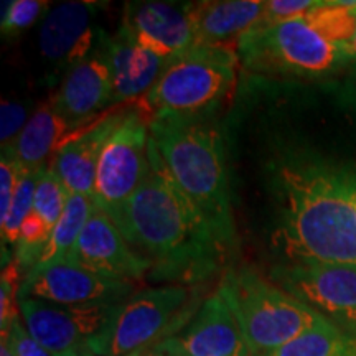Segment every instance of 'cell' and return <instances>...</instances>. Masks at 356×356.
<instances>
[{
    "instance_id": "cell-1",
    "label": "cell",
    "mask_w": 356,
    "mask_h": 356,
    "mask_svg": "<svg viewBox=\"0 0 356 356\" xmlns=\"http://www.w3.org/2000/svg\"><path fill=\"white\" fill-rule=\"evenodd\" d=\"M150 160L152 172L124 204L115 225L150 261L154 280L185 286L213 277L233 249L167 175L152 139Z\"/></svg>"
},
{
    "instance_id": "cell-2",
    "label": "cell",
    "mask_w": 356,
    "mask_h": 356,
    "mask_svg": "<svg viewBox=\"0 0 356 356\" xmlns=\"http://www.w3.org/2000/svg\"><path fill=\"white\" fill-rule=\"evenodd\" d=\"M282 204L275 248L287 262L356 264V204L350 170L286 160L277 168Z\"/></svg>"
},
{
    "instance_id": "cell-3",
    "label": "cell",
    "mask_w": 356,
    "mask_h": 356,
    "mask_svg": "<svg viewBox=\"0 0 356 356\" xmlns=\"http://www.w3.org/2000/svg\"><path fill=\"white\" fill-rule=\"evenodd\" d=\"M149 127L163 170L222 241L234 249L236 226L220 129L203 115L154 119Z\"/></svg>"
},
{
    "instance_id": "cell-4",
    "label": "cell",
    "mask_w": 356,
    "mask_h": 356,
    "mask_svg": "<svg viewBox=\"0 0 356 356\" xmlns=\"http://www.w3.org/2000/svg\"><path fill=\"white\" fill-rule=\"evenodd\" d=\"M218 291L233 312L252 356L273 353L327 320L249 266L226 270Z\"/></svg>"
},
{
    "instance_id": "cell-5",
    "label": "cell",
    "mask_w": 356,
    "mask_h": 356,
    "mask_svg": "<svg viewBox=\"0 0 356 356\" xmlns=\"http://www.w3.org/2000/svg\"><path fill=\"white\" fill-rule=\"evenodd\" d=\"M238 63L233 47L195 44L168 61L157 83L137 102V109L149 121L203 115L234 86Z\"/></svg>"
},
{
    "instance_id": "cell-6",
    "label": "cell",
    "mask_w": 356,
    "mask_h": 356,
    "mask_svg": "<svg viewBox=\"0 0 356 356\" xmlns=\"http://www.w3.org/2000/svg\"><path fill=\"white\" fill-rule=\"evenodd\" d=\"M239 60L256 73L322 76L340 68L350 55L330 42L307 15L269 26H252L239 38Z\"/></svg>"
},
{
    "instance_id": "cell-7",
    "label": "cell",
    "mask_w": 356,
    "mask_h": 356,
    "mask_svg": "<svg viewBox=\"0 0 356 356\" xmlns=\"http://www.w3.org/2000/svg\"><path fill=\"white\" fill-rule=\"evenodd\" d=\"M188 300L190 289L180 284L142 289L118 305L88 350L97 356H129L145 351L172 337L170 328Z\"/></svg>"
},
{
    "instance_id": "cell-8",
    "label": "cell",
    "mask_w": 356,
    "mask_h": 356,
    "mask_svg": "<svg viewBox=\"0 0 356 356\" xmlns=\"http://www.w3.org/2000/svg\"><path fill=\"white\" fill-rule=\"evenodd\" d=\"M149 126L150 121L139 109L129 111L102 147L92 202L114 222L152 172Z\"/></svg>"
},
{
    "instance_id": "cell-9",
    "label": "cell",
    "mask_w": 356,
    "mask_h": 356,
    "mask_svg": "<svg viewBox=\"0 0 356 356\" xmlns=\"http://www.w3.org/2000/svg\"><path fill=\"white\" fill-rule=\"evenodd\" d=\"M269 279L328 322L356 335V264L284 262L273 267Z\"/></svg>"
},
{
    "instance_id": "cell-10",
    "label": "cell",
    "mask_w": 356,
    "mask_h": 356,
    "mask_svg": "<svg viewBox=\"0 0 356 356\" xmlns=\"http://www.w3.org/2000/svg\"><path fill=\"white\" fill-rule=\"evenodd\" d=\"M134 292V282L102 277L71 261L33 267L24 275L19 299H35L60 305L122 304Z\"/></svg>"
},
{
    "instance_id": "cell-11",
    "label": "cell",
    "mask_w": 356,
    "mask_h": 356,
    "mask_svg": "<svg viewBox=\"0 0 356 356\" xmlns=\"http://www.w3.org/2000/svg\"><path fill=\"white\" fill-rule=\"evenodd\" d=\"M118 305H60L25 299L20 300V315L30 335L55 356L88 348Z\"/></svg>"
},
{
    "instance_id": "cell-12",
    "label": "cell",
    "mask_w": 356,
    "mask_h": 356,
    "mask_svg": "<svg viewBox=\"0 0 356 356\" xmlns=\"http://www.w3.org/2000/svg\"><path fill=\"white\" fill-rule=\"evenodd\" d=\"M68 261L102 277L129 282L152 270L150 261L127 241L113 218L97 207L92 210Z\"/></svg>"
},
{
    "instance_id": "cell-13",
    "label": "cell",
    "mask_w": 356,
    "mask_h": 356,
    "mask_svg": "<svg viewBox=\"0 0 356 356\" xmlns=\"http://www.w3.org/2000/svg\"><path fill=\"white\" fill-rule=\"evenodd\" d=\"M159 343L168 356H252L220 291L200 305L181 330Z\"/></svg>"
},
{
    "instance_id": "cell-14",
    "label": "cell",
    "mask_w": 356,
    "mask_h": 356,
    "mask_svg": "<svg viewBox=\"0 0 356 356\" xmlns=\"http://www.w3.org/2000/svg\"><path fill=\"white\" fill-rule=\"evenodd\" d=\"M122 25L142 48L170 61L195 47L190 3L170 2L129 3Z\"/></svg>"
},
{
    "instance_id": "cell-15",
    "label": "cell",
    "mask_w": 356,
    "mask_h": 356,
    "mask_svg": "<svg viewBox=\"0 0 356 356\" xmlns=\"http://www.w3.org/2000/svg\"><path fill=\"white\" fill-rule=\"evenodd\" d=\"M99 3L66 2L53 7L40 29V51L50 61L78 65L91 56L96 32L92 20Z\"/></svg>"
},
{
    "instance_id": "cell-16",
    "label": "cell",
    "mask_w": 356,
    "mask_h": 356,
    "mask_svg": "<svg viewBox=\"0 0 356 356\" xmlns=\"http://www.w3.org/2000/svg\"><path fill=\"white\" fill-rule=\"evenodd\" d=\"M101 53L113 78V102L145 96L168 65L167 60L142 48L124 25L113 37L104 38Z\"/></svg>"
},
{
    "instance_id": "cell-17",
    "label": "cell",
    "mask_w": 356,
    "mask_h": 356,
    "mask_svg": "<svg viewBox=\"0 0 356 356\" xmlns=\"http://www.w3.org/2000/svg\"><path fill=\"white\" fill-rule=\"evenodd\" d=\"M126 115V111L106 115L92 124L88 131L73 139H65L60 145L50 167L56 172L70 193H78L92 200L102 147Z\"/></svg>"
},
{
    "instance_id": "cell-18",
    "label": "cell",
    "mask_w": 356,
    "mask_h": 356,
    "mask_svg": "<svg viewBox=\"0 0 356 356\" xmlns=\"http://www.w3.org/2000/svg\"><path fill=\"white\" fill-rule=\"evenodd\" d=\"M70 126H78L113 104V78L102 53L88 56L71 66L61 83L60 91L51 101Z\"/></svg>"
},
{
    "instance_id": "cell-19",
    "label": "cell",
    "mask_w": 356,
    "mask_h": 356,
    "mask_svg": "<svg viewBox=\"0 0 356 356\" xmlns=\"http://www.w3.org/2000/svg\"><path fill=\"white\" fill-rule=\"evenodd\" d=\"M264 10L262 0H204L190 3L195 44L231 47L249 32Z\"/></svg>"
},
{
    "instance_id": "cell-20",
    "label": "cell",
    "mask_w": 356,
    "mask_h": 356,
    "mask_svg": "<svg viewBox=\"0 0 356 356\" xmlns=\"http://www.w3.org/2000/svg\"><path fill=\"white\" fill-rule=\"evenodd\" d=\"M70 122L58 113L53 102L40 106L19 134L12 149L25 170H42L44 160L60 149L70 131ZM7 147V145H6Z\"/></svg>"
},
{
    "instance_id": "cell-21",
    "label": "cell",
    "mask_w": 356,
    "mask_h": 356,
    "mask_svg": "<svg viewBox=\"0 0 356 356\" xmlns=\"http://www.w3.org/2000/svg\"><path fill=\"white\" fill-rule=\"evenodd\" d=\"M95 208L96 204L91 198L78 193H70L63 215L53 226L47 246L43 249V254L35 267H44L55 264V262L68 261Z\"/></svg>"
},
{
    "instance_id": "cell-22",
    "label": "cell",
    "mask_w": 356,
    "mask_h": 356,
    "mask_svg": "<svg viewBox=\"0 0 356 356\" xmlns=\"http://www.w3.org/2000/svg\"><path fill=\"white\" fill-rule=\"evenodd\" d=\"M266 356H356V335L323 320Z\"/></svg>"
},
{
    "instance_id": "cell-23",
    "label": "cell",
    "mask_w": 356,
    "mask_h": 356,
    "mask_svg": "<svg viewBox=\"0 0 356 356\" xmlns=\"http://www.w3.org/2000/svg\"><path fill=\"white\" fill-rule=\"evenodd\" d=\"M42 170H22L19 185H17L15 195H13L10 208L6 220L0 221V234H2V244L15 246L19 241L20 228L24 221L29 218L30 213L33 211V198L37 181Z\"/></svg>"
},
{
    "instance_id": "cell-24",
    "label": "cell",
    "mask_w": 356,
    "mask_h": 356,
    "mask_svg": "<svg viewBox=\"0 0 356 356\" xmlns=\"http://www.w3.org/2000/svg\"><path fill=\"white\" fill-rule=\"evenodd\" d=\"M70 191L51 167H43L35 188L33 211L53 229L63 215Z\"/></svg>"
},
{
    "instance_id": "cell-25",
    "label": "cell",
    "mask_w": 356,
    "mask_h": 356,
    "mask_svg": "<svg viewBox=\"0 0 356 356\" xmlns=\"http://www.w3.org/2000/svg\"><path fill=\"white\" fill-rule=\"evenodd\" d=\"M22 277V269L15 261L8 262L3 267L2 279H0V328L2 337H6L15 320L20 318V299L19 291Z\"/></svg>"
},
{
    "instance_id": "cell-26",
    "label": "cell",
    "mask_w": 356,
    "mask_h": 356,
    "mask_svg": "<svg viewBox=\"0 0 356 356\" xmlns=\"http://www.w3.org/2000/svg\"><path fill=\"white\" fill-rule=\"evenodd\" d=\"M50 3L43 0H12L2 15V33H15L35 24Z\"/></svg>"
},
{
    "instance_id": "cell-27",
    "label": "cell",
    "mask_w": 356,
    "mask_h": 356,
    "mask_svg": "<svg viewBox=\"0 0 356 356\" xmlns=\"http://www.w3.org/2000/svg\"><path fill=\"white\" fill-rule=\"evenodd\" d=\"M22 170H24V167L13 152L12 145L2 147V157H0V221L6 220L17 185H19Z\"/></svg>"
},
{
    "instance_id": "cell-28",
    "label": "cell",
    "mask_w": 356,
    "mask_h": 356,
    "mask_svg": "<svg viewBox=\"0 0 356 356\" xmlns=\"http://www.w3.org/2000/svg\"><path fill=\"white\" fill-rule=\"evenodd\" d=\"M317 3L315 0H269V2H264V10L254 26H269L297 19L312 10Z\"/></svg>"
},
{
    "instance_id": "cell-29",
    "label": "cell",
    "mask_w": 356,
    "mask_h": 356,
    "mask_svg": "<svg viewBox=\"0 0 356 356\" xmlns=\"http://www.w3.org/2000/svg\"><path fill=\"white\" fill-rule=\"evenodd\" d=\"M29 119L30 118H26V109L19 102L2 101V108H0V140H2V147L15 142Z\"/></svg>"
},
{
    "instance_id": "cell-30",
    "label": "cell",
    "mask_w": 356,
    "mask_h": 356,
    "mask_svg": "<svg viewBox=\"0 0 356 356\" xmlns=\"http://www.w3.org/2000/svg\"><path fill=\"white\" fill-rule=\"evenodd\" d=\"M2 338L7 340L12 353L15 356H53L50 351L44 350L43 346L30 335L29 330L25 328V325L20 322V318L13 322L10 330H8L7 335Z\"/></svg>"
},
{
    "instance_id": "cell-31",
    "label": "cell",
    "mask_w": 356,
    "mask_h": 356,
    "mask_svg": "<svg viewBox=\"0 0 356 356\" xmlns=\"http://www.w3.org/2000/svg\"><path fill=\"white\" fill-rule=\"evenodd\" d=\"M142 356H168V353L163 350L162 345L157 343V345L150 346V348H147L144 353H142Z\"/></svg>"
},
{
    "instance_id": "cell-32",
    "label": "cell",
    "mask_w": 356,
    "mask_h": 356,
    "mask_svg": "<svg viewBox=\"0 0 356 356\" xmlns=\"http://www.w3.org/2000/svg\"><path fill=\"white\" fill-rule=\"evenodd\" d=\"M55 356H97L92 353L91 350L88 348H83V350H74V351H66V353H61V355H55Z\"/></svg>"
},
{
    "instance_id": "cell-33",
    "label": "cell",
    "mask_w": 356,
    "mask_h": 356,
    "mask_svg": "<svg viewBox=\"0 0 356 356\" xmlns=\"http://www.w3.org/2000/svg\"><path fill=\"white\" fill-rule=\"evenodd\" d=\"M0 356H15L12 353V350H10V346H8L7 340H3V338H2V343H0Z\"/></svg>"
},
{
    "instance_id": "cell-34",
    "label": "cell",
    "mask_w": 356,
    "mask_h": 356,
    "mask_svg": "<svg viewBox=\"0 0 356 356\" xmlns=\"http://www.w3.org/2000/svg\"><path fill=\"white\" fill-rule=\"evenodd\" d=\"M350 184H351V191H353L355 204H356V173L355 172H350Z\"/></svg>"
},
{
    "instance_id": "cell-35",
    "label": "cell",
    "mask_w": 356,
    "mask_h": 356,
    "mask_svg": "<svg viewBox=\"0 0 356 356\" xmlns=\"http://www.w3.org/2000/svg\"><path fill=\"white\" fill-rule=\"evenodd\" d=\"M350 58L351 60H356V32H355V37L351 40V44H350Z\"/></svg>"
},
{
    "instance_id": "cell-36",
    "label": "cell",
    "mask_w": 356,
    "mask_h": 356,
    "mask_svg": "<svg viewBox=\"0 0 356 356\" xmlns=\"http://www.w3.org/2000/svg\"><path fill=\"white\" fill-rule=\"evenodd\" d=\"M142 353H144V351H139V353H134V355H129V356H142Z\"/></svg>"
}]
</instances>
